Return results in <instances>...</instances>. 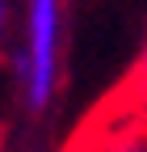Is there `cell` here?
<instances>
[{
    "label": "cell",
    "instance_id": "1",
    "mask_svg": "<svg viewBox=\"0 0 147 152\" xmlns=\"http://www.w3.org/2000/svg\"><path fill=\"white\" fill-rule=\"evenodd\" d=\"M59 47H63V0H25L17 80L30 110H46L59 89Z\"/></svg>",
    "mask_w": 147,
    "mask_h": 152
},
{
    "label": "cell",
    "instance_id": "2",
    "mask_svg": "<svg viewBox=\"0 0 147 152\" xmlns=\"http://www.w3.org/2000/svg\"><path fill=\"white\" fill-rule=\"evenodd\" d=\"M80 152H147V127L143 123L114 127V131H105V135L88 140Z\"/></svg>",
    "mask_w": 147,
    "mask_h": 152
},
{
    "label": "cell",
    "instance_id": "3",
    "mask_svg": "<svg viewBox=\"0 0 147 152\" xmlns=\"http://www.w3.org/2000/svg\"><path fill=\"white\" fill-rule=\"evenodd\" d=\"M130 97L139 102V110L147 106V38H143V51H139V68L130 76Z\"/></svg>",
    "mask_w": 147,
    "mask_h": 152
},
{
    "label": "cell",
    "instance_id": "4",
    "mask_svg": "<svg viewBox=\"0 0 147 152\" xmlns=\"http://www.w3.org/2000/svg\"><path fill=\"white\" fill-rule=\"evenodd\" d=\"M9 38V0H0V42Z\"/></svg>",
    "mask_w": 147,
    "mask_h": 152
},
{
    "label": "cell",
    "instance_id": "5",
    "mask_svg": "<svg viewBox=\"0 0 147 152\" xmlns=\"http://www.w3.org/2000/svg\"><path fill=\"white\" fill-rule=\"evenodd\" d=\"M139 123H143V127H147V106H143V114H139Z\"/></svg>",
    "mask_w": 147,
    "mask_h": 152
}]
</instances>
